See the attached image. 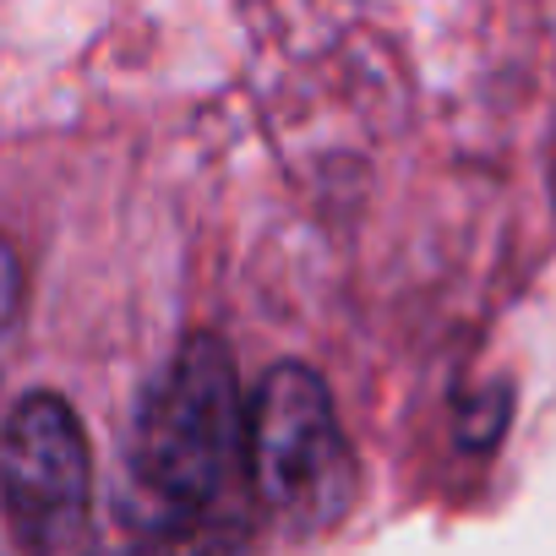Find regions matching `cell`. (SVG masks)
I'll return each instance as SVG.
<instances>
[{
    "instance_id": "7a4b0ae2",
    "label": "cell",
    "mask_w": 556,
    "mask_h": 556,
    "mask_svg": "<svg viewBox=\"0 0 556 556\" xmlns=\"http://www.w3.org/2000/svg\"><path fill=\"white\" fill-rule=\"evenodd\" d=\"M251 491L295 534H317L355 502V453L328 382L312 366H273L251 393Z\"/></svg>"
},
{
    "instance_id": "3957f363",
    "label": "cell",
    "mask_w": 556,
    "mask_h": 556,
    "mask_svg": "<svg viewBox=\"0 0 556 556\" xmlns=\"http://www.w3.org/2000/svg\"><path fill=\"white\" fill-rule=\"evenodd\" d=\"M12 556H77L93 518V453L61 393H23L0 453Z\"/></svg>"
},
{
    "instance_id": "6da1fadb",
    "label": "cell",
    "mask_w": 556,
    "mask_h": 556,
    "mask_svg": "<svg viewBox=\"0 0 556 556\" xmlns=\"http://www.w3.org/2000/svg\"><path fill=\"white\" fill-rule=\"evenodd\" d=\"M137 523L235 518V485L251 475V409L240 404L224 339L191 333L142 388L126 437Z\"/></svg>"
},
{
    "instance_id": "277c9868",
    "label": "cell",
    "mask_w": 556,
    "mask_h": 556,
    "mask_svg": "<svg viewBox=\"0 0 556 556\" xmlns=\"http://www.w3.org/2000/svg\"><path fill=\"white\" fill-rule=\"evenodd\" d=\"M110 556H240V518L202 523H137Z\"/></svg>"
}]
</instances>
